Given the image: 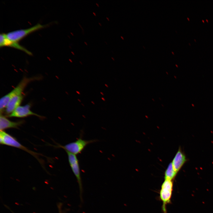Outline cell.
Masks as SVG:
<instances>
[{
  "instance_id": "5bb4252c",
  "label": "cell",
  "mask_w": 213,
  "mask_h": 213,
  "mask_svg": "<svg viewBox=\"0 0 213 213\" xmlns=\"http://www.w3.org/2000/svg\"><path fill=\"white\" fill-rule=\"evenodd\" d=\"M101 99H102L103 101H105V99H104V98L102 97V98H101Z\"/></svg>"
},
{
  "instance_id": "3957f363",
  "label": "cell",
  "mask_w": 213,
  "mask_h": 213,
  "mask_svg": "<svg viewBox=\"0 0 213 213\" xmlns=\"http://www.w3.org/2000/svg\"><path fill=\"white\" fill-rule=\"evenodd\" d=\"M0 143L1 144L22 149L33 155L41 163V161L38 158V155L41 154L28 149L20 144L14 137L4 131H0Z\"/></svg>"
},
{
  "instance_id": "7c38bea8",
  "label": "cell",
  "mask_w": 213,
  "mask_h": 213,
  "mask_svg": "<svg viewBox=\"0 0 213 213\" xmlns=\"http://www.w3.org/2000/svg\"><path fill=\"white\" fill-rule=\"evenodd\" d=\"M177 172L175 170L172 162L168 165L164 172V179L172 180L175 177Z\"/></svg>"
},
{
  "instance_id": "603a6c76",
  "label": "cell",
  "mask_w": 213,
  "mask_h": 213,
  "mask_svg": "<svg viewBox=\"0 0 213 213\" xmlns=\"http://www.w3.org/2000/svg\"><path fill=\"white\" fill-rule=\"evenodd\" d=\"M71 52H72V53L73 54V55H75L74 52L73 53L72 51Z\"/></svg>"
},
{
  "instance_id": "ffe728a7",
  "label": "cell",
  "mask_w": 213,
  "mask_h": 213,
  "mask_svg": "<svg viewBox=\"0 0 213 213\" xmlns=\"http://www.w3.org/2000/svg\"><path fill=\"white\" fill-rule=\"evenodd\" d=\"M106 18L107 19V20H108V21H109V18H108V17H106Z\"/></svg>"
},
{
  "instance_id": "484cf974",
  "label": "cell",
  "mask_w": 213,
  "mask_h": 213,
  "mask_svg": "<svg viewBox=\"0 0 213 213\" xmlns=\"http://www.w3.org/2000/svg\"><path fill=\"white\" fill-rule=\"evenodd\" d=\"M82 104L83 106H84L83 104Z\"/></svg>"
},
{
  "instance_id": "ba28073f",
  "label": "cell",
  "mask_w": 213,
  "mask_h": 213,
  "mask_svg": "<svg viewBox=\"0 0 213 213\" xmlns=\"http://www.w3.org/2000/svg\"><path fill=\"white\" fill-rule=\"evenodd\" d=\"M9 46L24 51L30 55H32L31 52L25 47L20 45L18 42L12 41L9 39L6 36V34L1 33L0 35V47Z\"/></svg>"
},
{
  "instance_id": "8992f818",
  "label": "cell",
  "mask_w": 213,
  "mask_h": 213,
  "mask_svg": "<svg viewBox=\"0 0 213 213\" xmlns=\"http://www.w3.org/2000/svg\"><path fill=\"white\" fill-rule=\"evenodd\" d=\"M67 153L68 162L71 170L75 176L78 183L81 199L82 200V193L83 189L81 173L79 162L76 155L66 151Z\"/></svg>"
},
{
  "instance_id": "6da1fadb",
  "label": "cell",
  "mask_w": 213,
  "mask_h": 213,
  "mask_svg": "<svg viewBox=\"0 0 213 213\" xmlns=\"http://www.w3.org/2000/svg\"><path fill=\"white\" fill-rule=\"evenodd\" d=\"M42 77L40 76H34L30 78L24 77L17 86L7 94L0 99V114L2 113L10 99L13 97L22 94L23 91L27 85L34 81L40 80Z\"/></svg>"
},
{
  "instance_id": "ac0fdd59",
  "label": "cell",
  "mask_w": 213,
  "mask_h": 213,
  "mask_svg": "<svg viewBox=\"0 0 213 213\" xmlns=\"http://www.w3.org/2000/svg\"><path fill=\"white\" fill-rule=\"evenodd\" d=\"M100 93L102 95H104V94L102 93L101 92Z\"/></svg>"
},
{
  "instance_id": "d4e9b609",
  "label": "cell",
  "mask_w": 213,
  "mask_h": 213,
  "mask_svg": "<svg viewBox=\"0 0 213 213\" xmlns=\"http://www.w3.org/2000/svg\"><path fill=\"white\" fill-rule=\"evenodd\" d=\"M111 58L113 59V60H114V59L113 58V57H112Z\"/></svg>"
},
{
  "instance_id": "277c9868",
  "label": "cell",
  "mask_w": 213,
  "mask_h": 213,
  "mask_svg": "<svg viewBox=\"0 0 213 213\" xmlns=\"http://www.w3.org/2000/svg\"><path fill=\"white\" fill-rule=\"evenodd\" d=\"M47 25H43L38 23L30 28L11 31L6 34L7 37L9 40L18 42L21 40L31 33L44 28Z\"/></svg>"
},
{
  "instance_id": "4fadbf2b",
  "label": "cell",
  "mask_w": 213,
  "mask_h": 213,
  "mask_svg": "<svg viewBox=\"0 0 213 213\" xmlns=\"http://www.w3.org/2000/svg\"><path fill=\"white\" fill-rule=\"evenodd\" d=\"M76 92L78 94H80V93L79 91H76Z\"/></svg>"
},
{
  "instance_id": "d6986e66",
  "label": "cell",
  "mask_w": 213,
  "mask_h": 213,
  "mask_svg": "<svg viewBox=\"0 0 213 213\" xmlns=\"http://www.w3.org/2000/svg\"><path fill=\"white\" fill-rule=\"evenodd\" d=\"M91 102L93 104H95V103L93 102V101H91Z\"/></svg>"
},
{
  "instance_id": "cb8c5ba5",
  "label": "cell",
  "mask_w": 213,
  "mask_h": 213,
  "mask_svg": "<svg viewBox=\"0 0 213 213\" xmlns=\"http://www.w3.org/2000/svg\"><path fill=\"white\" fill-rule=\"evenodd\" d=\"M84 43L86 44V45H87V44L86 43V42H85Z\"/></svg>"
},
{
  "instance_id": "7402d4cb",
  "label": "cell",
  "mask_w": 213,
  "mask_h": 213,
  "mask_svg": "<svg viewBox=\"0 0 213 213\" xmlns=\"http://www.w3.org/2000/svg\"><path fill=\"white\" fill-rule=\"evenodd\" d=\"M99 23L100 25V26H101V23Z\"/></svg>"
},
{
  "instance_id": "9c48e42d",
  "label": "cell",
  "mask_w": 213,
  "mask_h": 213,
  "mask_svg": "<svg viewBox=\"0 0 213 213\" xmlns=\"http://www.w3.org/2000/svg\"><path fill=\"white\" fill-rule=\"evenodd\" d=\"M24 121L23 120L17 122L11 121L8 119L6 117L0 114V131H4L5 130L9 128H18L19 126L24 123Z\"/></svg>"
},
{
  "instance_id": "8fae6325",
  "label": "cell",
  "mask_w": 213,
  "mask_h": 213,
  "mask_svg": "<svg viewBox=\"0 0 213 213\" xmlns=\"http://www.w3.org/2000/svg\"><path fill=\"white\" fill-rule=\"evenodd\" d=\"M24 96L22 94L16 95L11 98L9 101L5 109L7 115L11 113L21 103Z\"/></svg>"
},
{
  "instance_id": "83f0119b",
  "label": "cell",
  "mask_w": 213,
  "mask_h": 213,
  "mask_svg": "<svg viewBox=\"0 0 213 213\" xmlns=\"http://www.w3.org/2000/svg\"><path fill=\"white\" fill-rule=\"evenodd\" d=\"M60 213H61L60 212Z\"/></svg>"
},
{
  "instance_id": "7a4b0ae2",
  "label": "cell",
  "mask_w": 213,
  "mask_h": 213,
  "mask_svg": "<svg viewBox=\"0 0 213 213\" xmlns=\"http://www.w3.org/2000/svg\"><path fill=\"white\" fill-rule=\"evenodd\" d=\"M97 140H85L83 139L80 136L75 141L70 143L63 146L58 144L54 146L55 147L61 148L75 155L81 153L85 147L89 144L96 142Z\"/></svg>"
},
{
  "instance_id": "e0dca14e",
  "label": "cell",
  "mask_w": 213,
  "mask_h": 213,
  "mask_svg": "<svg viewBox=\"0 0 213 213\" xmlns=\"http://www.w3.org/2000/svg\"><path fill=\"white\" fill-rule=\"evenodd\" d=\"M96 4L97 5L98 7H99V4L97 3H96Z\"/></svg>"
},
{
  "instance_id": "2e32d148",
  "label": "cell",
  "mask_w": 213,
  "mask_h": 213,
  "mask_svg": "<svg viewBox=\"0 0 213 213\" xmlns=\"http://www.w3.org/2000/svg\"><path fill=\"white\" fill-rule=\"evenodd\" d=\"M93 13L95 15V16H96V13L94 12H93Z\"/></svg>"
},
{
  "instance_id": "5b68a950",
  "label": "cell",
  "mask_w": 213,
  "mask_h": 213,
  "mask_svg": "<svg viewBox=\"0 0 213 213\" xmlns=\"http://www.w3.org/2000/svg\"><path fill=\"white\" fill-rule=\"evenodd\" d=\"M173 188L172 180L165 179L161 186L159 197L163 202L162 209L164 213H167L166 205L170 202Z\"/></svg>"
},
{
  "instance_id": "4316f807",
  "label": "cell",
  "mask_w": 213,
  "mask_h": 213,
  "mask_svg": "<svg viewBox=\"0 0 213 213\" xmlns=\"http://www.w3.org/2000/svg\"><path fill=\"white\" fill-rule=\"evenodd\" d=\"M80 63H81V64H82V63L80 61Z\"/></svg>"
},
{
  "instance_id": "44dd1931",
  "label": "cell",
  "mask_w": 213,
  "mask_h": 213,
  "mask_svg": "<svg viewBox=\"0 0 213 213\" xmlns=\"http://www.w3.org/2000/svg\"><path fill=\"white\" fill-rule=\"evenodd\" d=\"M78 100L80 102H81V101L79 99H78Z\"/></svg>"
},
{
  "instance_id": "30bf717a",
  "label": "cell",
  "mask_w": 213,
  "mask_h": 213,
  "mask_svg": "<svg viewBox=\"0 0 213 213\" xmlns=\"http://www.w3.org/2000/svg\"><path fill=\"white\" fill-rule=\"evenodd\" d=\"M186 161L185 156L180 147L172 162L175 170L177 173Z\"/></svg>"
},
{
  "instance_id": "52a82bcc",
  "label": "cell",
  "mask_w": 213,
  "mask_h": 213,
  "mask_svg": "<svg viewBox=\"0 0 213 213\" xmlns=\"http://www.w3.org/2000/svg\"><path fill=\"white\" fill-rule=\"evenodd\" d=\"M31 104H28L23 106H19L17 107L11 113L7 115L9 117H16L23 118L30 115H34L40 118L43 117L37 114L30 110Z\"/></svg>"
},
{
  "instance_id": "9a60e30c",
  "label": "cell",
  "mask_w": 213,
  "mask_h": 213,
  "mask_svg": "<svg viewBox=\"0 0 213 213\" xmlns=\"http://www.w3.org/2000/svg\"><path fill=\"white\" fill-rule=\"evenodd\" d=\"M105 85L107 88L108 87V85H107L106 84H105Z\"/></svg>"
}]
</instances>
